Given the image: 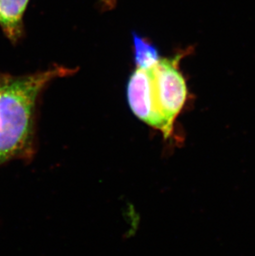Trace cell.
I'll use <instances>...</instances> for the list:
<instances>
[{
	"label": "cell",
	"instance_id": "cell-4",
	"mask_svg": "<svg viewBox=\"0 0 255 256\" xmlns=\"http://www.w3.org/2000/svg\"><path fill=\"white\" fill-rule=\"evenodd\" d=\"M134 62L136 68H147L154 65L161 58L158 50L147 39L132 34Z\"/></svg>",
	"mask_w": 255,
	"mask_h": 256
},
{
	"label": "cell",
	"instance_id": "cell-3",
	"mask_svg": "<svg viewBox=\"0 0 255 256\" xmlns=\"http://www.w3.org/2000/svg\"><path fill=\"white\" fill-rule=\"evenodd\" d=\"M29 0H0V27L15 44L22 35V18Z\"/></svg>",
	"mask_w": 255,
	"mask_h": 256
},
{
	"label": "cell",
	"instance_id": "cell-2",
	"mask_svg": "<svg viewBox=\"0 0 255 256\" xmlns=\"http://www.w3.org/2000/svg\"><path fill=\"white\" fill-rule=\"evenodd\" d=\"M189 51L160 58L150 68H136L127 85L130 109L145 124L168 138L174 123L188 100L186 82L179 64Z\"/></svg>",
	"mask_w": 255,
	"mask_h": 256
},
{
	"label": "cell",
	"instance_id": "cell-1",
	"mask_svg": "<svg viewBox=\"0 0 255 256\" xmlns=\"http://www.w3.org/2000/svg\"><path fill=\"white\" fill-rule=\"evenodd\" d=\"M76 69L54 66L26 76L0 74V166L32 151L36 100L56 78L72 75Z\"/></svg>",
	"mask_w": 255,
	"mask_h": 256
},
{
	"label": "cell",
	"instance_id": "cell-5",
	"mask_svg": "<svg viewBox=\"0 0 255 256\" xmlns=\"http://www.w3.org/2000/svg\"><path fill=\"white\" fill-rule=\"evenodd\" d=\"M102 5L107 10H110L114 7L116 4V0H102Z\"/></svg>",
	"mask_w": 255,
	"mask_h": 256
}]
</instances>
